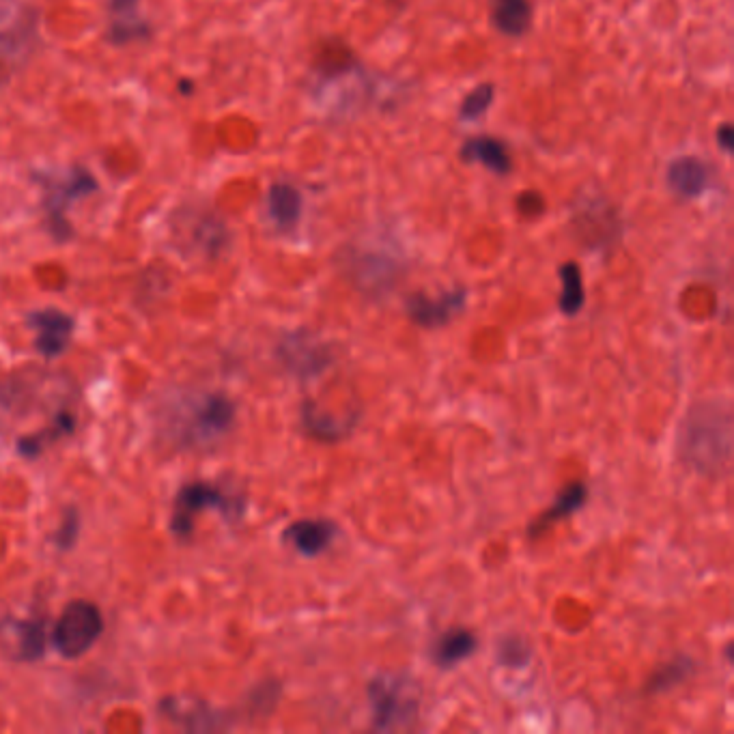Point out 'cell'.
<instances>
[{
  "label": "cell",
  "mask_w": 734,
  "mask_h": 734,
  "mask_svg": "<svg viewBox=\"0 0 734 734\" xmlns=\"http://www.w3.org/2000/svg\"><path fill=\"white\" fill-rule=\"evenodd\" d=\"M336 534V524L328 519H302L285 530V541H289L302 556L313 558L326 552Z\"/></svg>",
  "instance_id": "11"
},
{
  "label": "cell",
  "mask_w": 734,
  "mask_h": 734,
  "mask_svg": "<svg viewBox=\"0 0 734 734\" xmlns=\"http://www.w3.org/2000/svg\"><path fill=\"white\" fill-rule=\"evenodd\" d=\"M465 298H468V293L461 287L444 291L442 295H437V298H429L425 293H416L407 300L405 308L409 319L418 323V326L440 328L459 315V310H463L465 306Z\"/></svg>",
  "instance_id": "6"
},
{
  "label": "cell",
  "mask_w": 734,
  "mask_h": 734,
  "mask_svg": "<svg viewBox=\"0 0 734 734\" xmlns=\"http://www.w3.org/2000/svg\"><path fill=\"white\" fill-rule=\"evenodd\" d=\"M730 453V425L722 409L700 407L685 422L683 457L700 472H711Z\"/></svg>",
  "instance_id": "1"
},
{
  "label": "cell",
  "mask_w": 734,
  "mask_h": 734,
  "mask_svg": "<svg viewBox=\"0 0 734 734\" xmlns=\"http://www.w3.org/2000/svg\"><path fill=\"white\" fill-rule=\"evenodd\" d=\"M280 358L295 375H317L330 364L326 347L304 334L287 336L280 345Z\"/></svg>",
  "instance_id": "9"
},
{
  "label": "cell",
  "mask_w": 734,
  "mask_h": 734,
  "mask_svg": "<svg viewBox=\"0 0 734 734\" xmlns=\"http://www.w3.org/2000/svg\"><path fill=\"white\" fill-rule=\"evenodd\" d=\"M233 418L235 405L224 394H209L199 405L194 429L203 437H214L227 431L233 425Z\"/></svg>",
  "instance_id": "15"
},
{
  "label": "cell",
  "mask_w": 734,
  "mask_h": 734,
  "mask_svg": "<svg viewBox=\"0 0 734 734\" xmlns=\"http://www.w3.org/2000/svg\"><path fill=\"white\" fill-rule=\"evenodd\" d=\"M110 35L119 41L143 35V20H138V0H110Z\"/></svg>",
  "instance_id": "19"
},
{
  "label": "cell",
  "mask_w": 734,
  "mask_h": 734,
  "mask_svg": "<svg viewBox=\"0 0 734 734\" xmlns=\"http://www.w3.org/2000/svg\"><path fill=\"white\" fill-rule=\"evenodd\" d=\"M78 530H80L78 513L74 511V508H69V511H67V515H65V521H63V526H61V530H59V532H56V536H54V541H56V545H59L61 549H69V547H74V543H76V536H78Z\"/></svg>",
  "instance_id": "26"
},
{
  "label": "cell",
  "mask_w": 734,
  "mask_h": 734,
  "mask_svg": "<svg viewBox=\"0 0 734 734\" xmlns=\"http://www.w3.org/2000/svg\"><path fill=\"white\" fill-rule=\"evenodd\" d=\"M493 100H496V87L493 84L485 82L474 87L468 95L463 97V102L459 106V119L461 121H476L481 119L485 112L491 108Z\"/></svg>",
  "instance_id": "23"
},
{
  "label": "cell",
  "mask_w": 734,
  "mask_h": 734,
  "mask_svg": "<svg viewBox=\"0 0 734 734\" xmlns=\"http://www.w3.org/2000/svg\"><path fill=\"white\" fill-rule=\"evenodd\" d=\"M493 28L506 37H524L532 24L530 0H489Z\"/></svg>",
  "instance_id": "13"
},
{
  "label": "cell",
  "mask_w": 734,
  "mask_h": 734,
  "mask_svg": "<svg viewBox=\"0 0 734 734\" xmlns=\"http://www.w3.org/2000/svg\"><path fill=\"white\" fill-rule=\"evenodd\" d=\"M528 655L530 651L526 648V644L517 638H508L502 644V659L508 666H521V663L528 659Z\"/></svg>",
  "instance_id": "27"
},
{
  "label": "cell",
  "mask_w": 734,
  "mask_h": 734,
  "mask_svg": "<svg viewBox=\"0 0 734 734\" xmlns=\"http://www.w3.org/2000/svg\"><path fill=\"white\" fill-rule=\"evenodd\" d=\"M31 328L35 330V345L46 358L61 356L72 343L74 319L63 310L44 308L31 315Z\"/></svg>",
  "instance_id": "7"
},
{
  "label": "cell",
  "mask_w": 734,
  "mask_h": 734,
  "mask_svg": "<svg viewBox=\"0 0 734 734\" xmlns=\"http://www.w3.org/2000/svg\"><path fill=\"white\" fill-rule=\"evenodd\" d=\"M162 711H166L177 722H181L186 728L192 730H211L214 726V719L211 717V709H207L203 702H192V700H181V698H168L162 704Z\"/></svg>",
  "instance_id": "20"
},
{
  "label": "cell",
  "mask_w": 734,
  "mask_h": 734,
  "mask_svg": "<svg viewBox=\"0 0 734 734\" xmlns=\"http://www.w3.org/2000/svg\"><path fill=\"white\" fill-rule=\"evenodd\" d=\"M586 498H588V489L584 483H573L567 489H562L558 493L556 502L549 506L539 519L532 521L530 536H541L554 524H558V521L571 517L575 511H580V508L586 504Z\"/></svg>",
  "instance_id": "14"
},
{
  "label": "cell",
  "mask_w": 734,
  "mask_h": 734,
  "mask_svg": "<svg viewBox=\"0 0 734 734\" xmlns=\"http://www.w3.org/2000/svg\"><path fill=\"white\" fill-rule=\"evenodd\" d=\"M33 16L16 0H0V52H20L33 35Z\"/></svg>",
  "instance_id": "12"
},
{
  "label": "cell",
  "mask_w": 734,
  "mask_h": 734,
  "mask_svg": "<svg viewBox=\"0 0 734 734\" xmlns=\"http://www.w3.org/2000/svg\"><path fill=\"white\" fill-rule=\"evenodd\" d=\"M317 59V67L321 69V74L326 76H336L345 72V69L354 67V54L347 46H343L341 41H323L321 50L315 54Z\"/></svg>",
  "instance_id": "21"
},
{
  "label": "cell",
  "mask_w": 734,
  "mask_h": 734,
  "mask_svg": "<svg viewBox=\"0 0 734 734\" xmlns=\"http://www.w3.org/2000/svg\"><path fill=\"white\" fill-rule=\"evenodd\" d=\"M459 158L468 164H481L489 173H496L500 177L513 171L511 151L496 136H472L465 140L459 149Z\"/></svg>",
  "instance_id": "10"
},
{
  "label": "cell",
  "mask_w": 734,
  "mask_h": 734,
  "mask_svg": "<svg viewBox=\"0 0 734 734\" xmlns=\"http://www.w3.org/2000/svg\"><path fill=\"white\" fill-rule=\"evenodd\" d=\"M691 672V661L689 659H676L672 663H668V666H663L653 679L651 683H648V689L651 691H666L674 685H679L685 681V676Z\"/></svg>",
  "instance_id": "25"
},
{
  "label": "cell",
  "mask_w": 734,
  "mask_h": 734,
  "mask_svg": "<svg viewBox=\"0 0 734 734\" xmlns=\"http://www.w3.org/2000/svg\"><path fill=\"white\" fill-rule=\"evenodd\" d=\"M267 209L280 229H293L302 216V194L291 183H274L267 192Z\"/></svg>",
  "instance_id": "16"
},
{
  "label": "cell",
  "mask_w": 734,
  "mask_h": 734,
  "mask_svg": "<svg viewBox=\"0 0 734 734\" xmlns=\"http://www.w3.org/2000/svg\"><path fill=\"white\" fill-rule=\"evenodd\" d=\"M302 416L306 429L315 437H319V440H338V437L343 435L341 422L326 412H319V409H315V405L306 403V407L302 409Z\"/></svg>",
  "instance_id": "24"
},
{
  "label": "cell",
  "mask_w": 734,
  "mask_h": 734,
  "mask_svg": "<svg viewBox=\"0 0 734 734\" xmlns=\"http://www.w3.org/2000/svg\"><path fill=\"white\" fill-rule=\"evenodd\" d=\"M715 138H717V145L722 147L726 153L734 151V127H732V123L719 125L717 132H715Z\"/></svg>",
  "instance_id": "29"
},
{
  "label": "cell",
  "mask_w": 734,
  "mask_h": 734,
  "mask_svg": "<svg viewBox=\"0 0 734 734\" xmlns=\"http://www.w3.org/2000/svg\"><path fill=\"white\" fill-rule=\"evenodd\" d=\"M207 508H220V511L229 513L231 504L229 498H224V493L203 481H196L183 487L177 493L175 508H173V519L171 528L177 536H188L192 532V526L196 517H199Z\"/></svg>",
  "instance_id": "4"
},
{
  "label": "cell",
  "mask_w": 734,
  "mask_h": 734,
  "mask_svg": "<svg viewBox=\"0 0 734 734\" xmlns=\"http://www.w3.org/2000/svg\"><path fill=\"white\" fill-rule=\"evenodd\" d=\"M104 631V618L97 605L84 599L67 603L59 620L54 623L52 644L63 657L76 659L100 640Z\"/></svg>",
  "instance_id": "2"
},
{
  "label": "cell",
  "mask_w": 734,
  "mask_h": 734,
  "mask_svg": "<svg viewBox=\"0 0 734 734\" xmlns=\"http://www.w3.org/2000/svg\"><path fill=\"white\" fill-rule=\"evenodd\" d=\"M560 282H562V291H560V300L558 306L567 317H573L580 313L586 302V289H584V278H582V270L577 263H564L560 265L558 270Z\"/></svg>",
  "instance_id": "18"
},
{
  "label": "cell",
  "mask_w": 734,
  "mask_h": 734,
  "mask_svg": "<svg viewBox=\"0 0 734 734\" xmlns=\"http://www.w3.org/2000/svg\"><path fill=\"white\" fill-rule=\"evenodd\" d=\"M20 635V657L24 661H35L46 651V629L44 620H22L18 623Z\"/></svg>",
  "instance_id": "22"
},
{
  "label": "cell",
  "mask_w": 734,
  "mask_h": 734,
  "mask_svg": "<svg viewBox=\"0 0 734 734\" xmlns=\"http://www.w3.org/2000/svg\"><path fill=\"white\" fill-rule=\"evenodd\" d=\"M666 181L670 190L685 201L700 199L711 183V171L698 155H679L666 168Z\"/></svg>",
  "instance_id": "8"
},
{
  "label": "cell",
  "mask_w": 734,
  "mask_h": 734,
  "mask_svg": "<svg viewBox=\"0 0 734 734\" xmlns=\"http://www.w3.org/2000/svg\"><path fill=\"white\" fill-rule=\"evenodd\" d=\"M517 205H519V211H521V214L528 216V218H534V216L543 214V209H545V199H543V196H541L539 192H524V194L519 196Z\"/></svg>",
  "instance_id": "28"
},
{
  "label": "cell",
  "mask_w": 734,
  "mask_h": 734,
  "mask_svg": "<svg viewBox=\"0 0 734 734\" xmlns=\"http://www.w3.org/2000/svg\"><path fill=\"white\" fill-rule=\"evenodd\" d=\"M476 651V635L468 629H450L437 640L433 659L440 668H453Z\"/></svg>",
  "instance_id": "17"
},
{
  "label": "cell",
  "mask_w": 734,
  "mask_h": 734,
  "mask_svg": "<svg viewBox=\"0 0 734 734\" xmlns=\"http://www.w3.org/2000/svg\"><path fill=\"white\" fill-rule=\"evenodd\" d=\"M44 186H46V207H48V218L52 224V231L56 237H67L69 229L63 218L65 209L76 199H80V196L95 190V181L91 173L87 171H74L63 181L59 179L44 181Z\"/></svg>",
  "instance_id": "5"
},
{
  "label": "cell",
  "mask_w": 734,
  "mask_h": 734,
  "mask_svg": "<svg viewBox=\"0 0 734 734\" xmlns=\"http://www.w3.org/2000/svg\"><path fill=\"white\" fill-rule=\"evenodd\" d=\"M369 700L375 730H397L414 719L418 704L409 696L407 683L397 676H379L369 683Z\"/></svg>",
  "instance_id": "3"
}]
</instances>
